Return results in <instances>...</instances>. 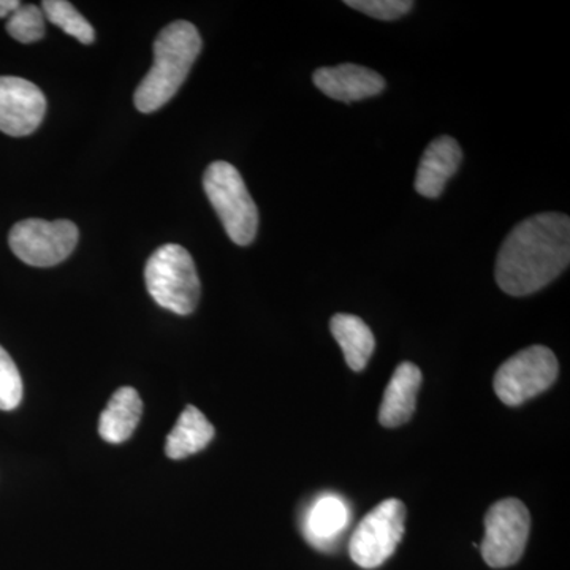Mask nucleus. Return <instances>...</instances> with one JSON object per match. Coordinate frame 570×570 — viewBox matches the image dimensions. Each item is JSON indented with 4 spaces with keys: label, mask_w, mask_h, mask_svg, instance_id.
<instances>
[{
    "label": "nucleus",
    "mask_w": 570,
    "mask_h": 570,
    "mask_svg": "<svg viewBox=\"0 0 570 570\" xmlns=\"http://www.w3.org/2000/svg\"><path fill=\"white\" fill-rule=\"evenodd\" d=\"M569 262V216L542 213L510 232L499 249L494 275L505 294L531 295L557 279Z\"/></svg>",
    "instance_id": "f257e3e1"
},
{
    "label": "nucleus",
    "mask_w": 570,
    "mask_h": 570,
    "mask_svg": "<svg viewBox=\"0 0 570 570\" xmlns=\"http://www.w3.org/2000/svg\"><path fill=\"white\" fill-rule=\"evenodd\" d=\"M202 37L193 22L175 21L164 28L154 41V66L135 91V107L154 112L174 99L198 55Z\"/></svg>",
    "instance_id": "f03ea898"
},
{
    "label": "nucleus",
    "mask_w": 570,
    "mask_h": 570,
    "mask_svg": "<svg viewBox=\"0 0 570 570\" xmlns=\"http://www.w3.org/2000/svg\"><path fill=\"white\" fill-rule=\"evenodd\" d=\"M145 281L154 302L179 316L193 314L200 302L197 266L183 246L159 247L146 264Z\"/></svg>",
    "instance_id": "7ed1b4c3"
},
{
    "label": "nucleus",
    "mask_w": 570,
    "mask_h": 570,
    "mask_svg": "<svg viewBox=\"0 0 570 570\" xmlns=\"http://www.w3.org/2000/svg\"><path fill=\"white\" fill-rule=\"evenodd\" d=\"M204 187L228 238L249 246L257 235L258 212L239 171L223 160L213 163L206 168Z\"/></svg>",
    "instance_id": "20e7f679"
},
{
    "label": "nucleus",
    "mask_w": 570,
    "mask_h": 570,
    "mask_svg": "<svg viewBox=\"0 0 570 570\" xmlns=\"http://www.w3.org/2000/svg\"><path fill=\"white\" fill-rule=\"evenodd\" d=\"M560 373L557 355L546 346L523 348L502 363L494 376V392L508 406H520L549 390Z\"/></svg>",
    "instance_id": "39448f33"
},
{
    "label": "nucleus",
    "mask_w": 570,
    "mask_h": 570,
    "mask_svg": "<svg viewBox=\"0 0 570 570\" xmlns=\"http://www.w3.org/2000/svg\"><path fill=\"white\" fill-rule=\"evenodd\" d=\"M406 508L400 499H385L360 521L348 542L352 561L376 569L395 553L404 535Z\"/></svg>",
    "instance_id": "423d86ee"
},
{
    "label": "nucleus",
    "mask_w": 570,
    "mask_h": 570,
    "mask_svg": "<svg viewBox=\"0 0 570 570\" xmlns=\"http://www.w3.org/2000/svg\"><path fill=\"white\" fill-rule=\"evenodd\" d=\"M531 515L520 499L508 498L491 505L485 515L483 561L493 569L517 564L530 538Z\"/></svg>",
    "instance_id": "0eeeda50"
},
{
    "label": "nucleus",
    "mask_w": 570,
    "mask_h": 570,
    "mask_svg": "<svg viewBox=\"0 0 570 570\" xmlns=\"http://www.w3.org/2000/svg\"><path fill=\"white\" fill-rule=\"evenodd\" d=\"M77 225L61 219L21 220L11 228L9 243L20 261L39 268H48L66 261L78 245Z\"/></svg>",
    "instance_id": "6e6552de"
},
{
    "label": "nucleus",
    "mask_w": 570,
    "mask_h": 570,
    "mask_svg": "<svg viewBox=\"0 0 570 570\" xmlns=\"http://www.w3.org/2000/svg\"><path fill=\"white\" fill-rule=\"evenodd\" d=\"M47 112V99L33 82L0 77V130L10 137H26L39 129Z\"/></svg>",
    "instance_id": "1a4fd4ad"
},
{
    "label": "nucleus",
    "mask_w": 570,
    "mask_h": 570,
    "mask_svg": "<svg viewBox=\"0 0 570 570\" xmlns=\"http://www.w3.org/2000/svg\"><path fill=\"white\" fill-rule=\"evenodd\" d=\"M313 80L318 91L344 104L370 99L385 89V80L377 71L355 63L322 67L314 71Z\"/></svg>",
    "instance_id": "9d476101"
},
{
    "label": "nucleus",
    "mask_w": 570,
    "mask_h": 570,
    "mask_svg": "<svg viewBox=\"0 0 570 570\" xmlns=\"http://www.w3.org/2000/svg\"><path fill=\"white\" fill-rule=\"evenodd\" d=\"M463 153L455 138L439 137L428 146L420 160L415 190L422 197L438 198L444 193L449 179L459 171Z\"/></svg>",
    "instance_id": "9b49d317"
},
{
    "label": "nucleus",
    "mask_w": 570,
    "mask_h": 570,
    "mask_svg": "<svg viewBox=\"0 0 570 570\" xmlns=\"http://www.w3.org/2000/svg\"><path fill=\"white\" fill-rule=\"evenodd\" d=\"M351 523L347 502L337 494H322L307 510L303 532L309 546L326 551L335 547Z\"/></svg>",
    "instance_id": "f8f14e48"
},
{
    "label": "nucleus",
    "mask_w": 570,
    "mask_h": 570,
    "mask_svg": "<svg viewBox=\"0 0 570 570\" xmlns=\"http://www.w3.org/2000/svg\"><path fill=\"white\" fill-rule=\"evenodd\" d=\"M420 385L422 371L419 366L411 362L397 365L379 409V422L382 426L396 428L411 420L417 404Z\"/></svg>",
    "instance_id": "ddd939ff"
},
{
    "label": "nucleus",
    "mask_w": 570,
    "mask_h": 570,
    "mask_svg": "<svg viewBox=\"0 0 570 570\" xmlns=\"http://www.w3.org/2000/svg\"><path fill=\"white\" fill-rule=\"evenodd\" d=\"M142 415V401L137 390H116L110 403L100 415L99 433L110 444H121L132 436Z\"/></svg>",
    "instance_id": "4468645a"
},
{
    "label": "nucleus",
    "mask_w": 570,
    "mask_h": 570,
    "mask_svg": "<svg viewBox=\"0 0 570 570\" xmlns=\"http://www.w3.org/2000/svg\"><path fill=\"white\" fill-rule=\"evenodd\" d=\"M330 330L343 348L347 366L355 373L365 370L376 348V337L370 326L352 314H336L330 321Z\"/></svg>",
    "instance_id": "2eb2a0df"
},
{
    "label": "nucleus",
    "mask_w": 570,
    "mask_h": 570,
    "mask_svg": "<svg viewBox=\"0 0 570 570\" xmlns=\"http://www.w3.org/2000/svg\"><path fill=\"white\" fill-rule=\"evenodd\" d=\"M214 426L195 406H187L179 415L178 422L168 434L165 453L168 459L184 460L202 452L213 441Z\"/></svg>",
    "instance_id": "dca6fc26"
},
{
    "label": "nucleus",
    "mask_w": 570,
    "mask_h": 570,
    "mask_svg": "<svg viewBox=\"0 0 570 570\" xmlns=\"http://www.w3.org/2000/svg\"><path fill=\"white\" fill-rule=\"evenodd\" d=\"M41 10L47 20L81 43L91 45L96 40V31H94L91 22L86 20L80 11L67 0H45L41 3Z\"/></svg>",
    "instance_id": "f3484780"
},
{
    "label": "nucleus",
    "mask_w": 570,
    "mask_h": 570,
    "mask_svg": "<svg viewBox=\"0 0 570 570\" xmlns=\"http://www.w3.org/2000/svg\"><path fill=\"white\" fill-rule=\"evenodd\" d=\"M7 32L20 43H33L45 37V14L40 7L21 6L7 21Z\"/></svg>",
    "instance_id": "a211bd4d"
},
{
    "label": "nucleus",
    "mask_w": 570,
    "mask_h": 570,
    "mask_svg": "<svg viewBox=\"0 0 570 570\" xmlns=\"http://www.w3.org/2000/svg\"><path fill=\"white\" fill-rule=\"evenodd\" d=\"M22 400L20 371L6 348L0 346V411H13Z\"/></svg>",
    "instance_id": "6ab92c4d"
},
{
    "label": "nucleus",
    "mask_w": 570,
    "mask_h": 570,
    "mask_svg": "<svg viewBox=\"0 0 570 570\" xmlns=\"http://www.w3.org/2000/svg\"><path fill=\"white\" fill-rule=\"evenodd\" d=\"M347 7L381 21H393L414 9L411 0H346Z\"/></svg>",
    "instance_id": "aec40b11"
},
{
    "label": "nucleus",
    "mask_w": 570,
    "mask_h": 570,
    "mask_svg": "<svg viewBox=\"0 0 570 570\" xmlns=\"http://www.w3.org/2000/svg\"><path fill=\"white\" fill-rule=\"evenodd\" d=\"M20 6L21 2H18V0H0V20L10 18Z\"/></svg>",
    "instance_id": "412c9836"
}]
</instances>
